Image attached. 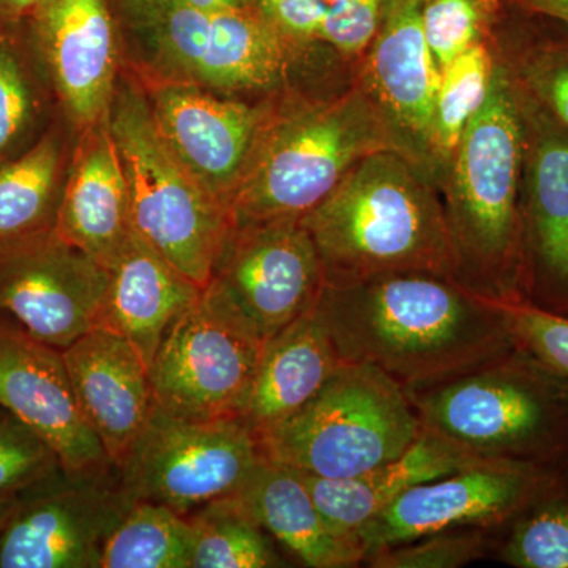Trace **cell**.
Segmentation results:
<instances>
[{
    "instance_id": "ac0fdd59",
    "label": "cell",
    "mask_w": 568,
    "mask_h": 568,
    "mask_svg": "<svg viewBox=\"0 0 568 568\" xmlns=\"http://www.w3.org/2000/svg\"><path fill=\"white\" fill-rule=\"evenodd\" d=\"M62 355L82 414L119 469L155 409L148 365L132 343L102 327Z\"/></svg>"
},
{
    "instance_id": "2e32d148",
    "label": "cell",
    "mask_w": 568,
    "mask_h": 568,
    "mask_svg": "<svg viewBox=\"0 0 568 568\" xmlns=\"http://www.w3.org/2000/svg\"><path fill=\"white\" fill-rule=\"evenodd\" d=\"M0 409L50 444L63 469L114 466L85 420L62 351L0 321Z\"/></svg>"
},
{
    "instance_id": "ba28073f",
    "label": "cell",
    "mask_w": 568,
    "mask_h": 568,
    "mask_svg": "<svg viewBox=\"0 0 568 568\" xmlns=\"http://www.w3.org/2000/svg\"><path fill=\"white\" fill-rule=\"evenodd\" d=\"M264 345L252 317L212 278L153 357L149 377L155 407L189 420L241 416Z\"/></svg>"
},
{
    "instance_id": "f546056e",
    "label": "cell",
    "mask_w": 568,
    "mask_h": 568,
    "mask_svg": "<svg viewBox=\"0 0 568 568\" xmlns=\"http://www.w3.org/2000/svg\"><path fill=\"white\" fill-rule=\"evenodd\" d=\"M186 517L194 528L192 568L282 566L265 530L237 497L215 500Z\"/></svg>"
},
{
    "instance_id": "603a6c76",
    "label": "cell",
    "mask_w": 568,
    "mask_h": 568,
    "mask_svg": "<svg viewBox=\"0 0 568 568\" xmlns=\"http://www.w3.org/2000/svg\"><path fill=\"white\" fill-rule=\"evenodd\" d=\"M343 365L315 308L265 342L241 417L260 440L308 405Z\"/></svg>"
},
{
    "instance_id": "d6986e66",
    "label": "cell",
    "mask_w": 568,
    "mask_h": 568,
    "mask_svg": "<svg viewBox=\"0 0 568 568\" xmlns=\"http://www.w3.org/2000/svg\"><path fill=\"white\" fill-rule=\"evenodd\" d=\"M525 123L526 216L523 235L541 291L568 312V133L529 95L519 93Z\"/></svg>"
},
{
    "instance_id": "52a82bcc",
    "label": "cell",
    "mask_w": 568,
    "mask_h": 568,
    "mask_svg": "<svg viewBox=\"0 0 568 568\" xmlns=\"http://www.w3.org/2000/svg\"><path fill=\"white\" fill-rule=\"evenodd\" d=\"M407 395L425 428L485 458L530 462L556 450L568 410L564 381L521 349Z\"/></svg>"
},
{
    "instance_id": "7c38bea8",
    "label": "cell",
    "mask_w": 568,
    "mask_h": 568,
    "mask_svg": "<svg viewBox=\"0 0 568 568\" xmlns=\"http://www.w3.org/2000/svg\"><path fill=\"white\" fill-rule=\"evenodd\" d=\"M551 480L532 462L488 458L450 476L407 489L357 532L366 559L463 526H491L526 511ZM365 559V560H366Z\"/></svg>"
},
{
    "instance_id": "5b68a950",
    "label": "cell",
    "mask_w": 568,
    "mask_h": 568,
    "mask_svg": "<svg viewBox=\"0 0 568 568\" xmlns=\"http://www.w3.org/2000/svg\"><path fill=\"white\" fill-rule=\"evenodd\" d=\"M108 126L129 189L133 233L197 286H207L233 224L168 148L141 80L119 74Z\"/></svg>"
},
{
    "instance_id": "ffe728a7",
    "label": "cell",
    "mask_w": 568,
    "mask_h": 568,
    "mask_svg": "<svg viewBox=\"0 0 568 568\" xmlns=\"http://www.w3.org/2000/svg\"><path fill=\"white\" fill-rule=\"evenodd\" d=\"M54 231L108 271L133 233L129 189L108 118L81 132L63 181Z\"/></svg>"
},
{
    "instance_id": "60d3db41",
    "label": "cell",
    "mask_w": 568,
    "mask_h": 568,
    "mask_svg": "<svg viewBox=\"0 0 568 568\" xmlns=\"http://www.w3.org/2000/svg\"><path fill=\"white\" fill-rule=\"evenodd\" d=\"M40 0H0V26L21 24Z\"/></svg>"
},
{
    "instance_id": "4fadbf2b",
    "label": "cell",
    "mask_w": 568,
    "mask_h": 568,
    "mask_svg": "<svg viewBox=\"0 0 568 568\" xmlns=\"http://www.w3.org/2000/svg\"><path fill=\"white\" fill-rule=\"evenodd\" d=\"M212 278L230 291L265 342L315 308L323 261L301 219L231 227Z\"/></svg>"
},
{
    "instance_id": "e575fe53",
    "label": "cell",
    "mask_w": 568,
    "mask_h": 568,
    "mask_svg": "<svg viewBox=\"0 0 568 568\" xmlns=\"http://www.w3.org/2000/svg\"><path fill=\"white\" fill-rule=\"evenodd\" d=\"M518 349L551 375L568 379V315L528 301L504 302Z\"/></svg>"
},
{
    "instance_id": "f1b7e54d",
    "label": "cell",
    "mask_w": 568,
    "mask_h": 568,
    "mask_svg": "<svg viewBox=\"0 0 568 568\" xmlns=\"http://www.w3.org/2000/svg\"><path fill=\"white\" fill-rule=\"evenodd\" d=\"M194 528L186 515L138 500L104 547L102 568H192Z\"/></svg>"
},
{
    "instance_id": "f6af8a7d",
    "label": "cell",
    "mask_w": 568,
    "mask_h": 568,
    "mask_svg": "<svg viewBox=\"0 0 568 568\" xmlns=\"http://www.w3.org/2000/svg\"><path fill=\"white\" fill-rule=\"evenodd\" d=\"M2 414H3V410H2V409H0V416H2Z\"/></svg>"
},
{
    "instance_id": "4dcf8cb0",
    "label": "cell",
    "mask_w": 568,
    "mask_h": 568,
    "mask_svg": "<svg viewBox=\"0 0 568 568\" xmlns=\"http://www.w3.org/2000/svg\"><path fill=\"white\" fill-rule=\"evenodd\" d=\"M496 63L487 43H478L440 70L428 155L450 163L459 140L474 115L484 106Z\"/></svg>"
},
{
    "instance_id": "30bf717a",
    "label": "cell",
    "mask_w": 568,
    "mask_h": 568,
    "mask_svg": "<svg viewBox=\"0 0 568 568\" xmlns=\"http://www.w3.org/2000/svg\"><path fill=\"white\" fill-rule=\"evenodd\" d=\"M133 504L118 467H61L17 496L0 529V568H102L104 547Z\"/></svg>"
},
{
    "instance_id": "ee69618b",
    "label": "cell",
    "mask_w": 568,
    "mask_h": 568,
    "mask_svg": "<svg viewBox=\"0 0 568 568\" xmlns=\"http://www.w3.org/2000/svg\"><path fill=\"white\" fill-rule=\"evenodd\" d=\"M560 379H562V377H560ZM564 381V386H566V390H567V395H568V379H562Z\"/></svg>"
},
{
    "instance_id": "e0dca14e",
    "label": "cell",
    "mask_w": 568,
    "mask_h": 568,
    "mask_svg": "<svg viewBox=\"0 0 568 568\" xmlns=\"http://www.w3.org/2000/svg\"><path fill=\"white\" fill-rule=\"evenodd\" d=\"M425 0H384L365 63L372 95L403 151L428 155L440 69L424 32Z\"/></svg>"
},
{
    "instance_id": "5bb4252c",
    "label": "cell",
    "mask_w": 568,
    "mask_h": 568,
    "mask_svg": "<svg viewBox=\"0 0 568 568\" xmlns=\"http://www.w3.org/2000/svg\"><path fill=\"white\" fill-rule=\"evenodd\" d=\"M21 24L71 125L84 132L104 121L121 74L110 2L40 0Z\"/></svg>"
},
{
    "instance_id": "d6a6232c",
    "label": "cell",
    "mask_w": 568,
    "mask_h": 568,
    "mask_svg": "<svg viewBox=\"0 0 568 568\" xmlns=\"http://www.w3.org/2000/svg\"><path fill=\"white\" fill-rule=\"evenodd\" d=\"M515 526L504 560L517 568H568V503L532 504Z\"/></svg>"
},
{
    "instance_id": "83f0119b",
    "label": "cell",
    "mask_w": 568,
    "mask_h": 568,
    "mask_svg": "<svg viewBox=\"0 0 568 568\" xmlns=\"http://www.w3.org/2000/svg\"><path fill=\"white\" fill-rule=\"evenodd\" d=\"M48 89L22 24L0 26V164L44 133Z\"/></svg>"
},
{
    "instance_id": "6da1fadb",
    "label": "cell",
    "mask_w": 568,
    "mask_h": 568,
    "mask_svg": "<svg viewBox=\"0 0 568 568\" xmlns=\"http://www.w3.org/2000/svg\"><path fill=\"white\" fill-rule=\"evenodd\" d=\"M315 312L343 362L375 366L407 394L497 364L518 349L504 302L450 276L325 283Z\"/></svg>"
},
{
    "instance_id": "7402d4cb",
    "label": "cell",
    "mask_w": 568,
    "mask_h": 568,
    "mask_svg": "<svg viewBox=\"0 0 568 568\" xmlns=\"http://www.w3.org/2000/svg\"><path fill=\"white\" fill-rule=\"evenodd\" d=\"M446 437L425 428L405 454L361 476L323 478L301 473L313 500L332 528L357 536L369 519L379 515L407 489L450 476L485 462Z\"/></svg>"
},
{
    "instance_id": "ab89813d",
    "label": "cell",
    "mask_w": 568,
    "mask_h": 568,
    "mask_svg": "<svg viewBox=\"0 0 568 568\" xmlns=\"http://www.w3.org/2000/svg\"><path fill=\"white\" fill-rule=\"evenodd\" d=\"M521 9L568 26V0H514Z\"/></svg>"
},
{
    "instance_id": "7bdbcfd3",
    "label": "cell",
    "mask_w": 568,
    "mask_h": 568,
    "mask_svg": "<svg viewBox=\"0 0 568 568\" xmlns=\"http://www.w3.org/2000/svg\"><path fill=\"white\" fill-rule=\"evenodd\" d=\"M256 2V10H260L265 18L271 13L272 7L275 6L276 0H254Z\"/></svg>"
},
{
    "instance_id": "8d00e7d4",
    "label": "cell",
    "mask_w": 568,
    "mask_h": 568,
    "mask_svg": "<svg viewBox=\"0 0 568 568\" xmlns=\"http://www.w3.org/2000/svg\"><path fill=\"white\" fill-rule=\"evenodd\" d=\"M384 0H328L317 41L346 55L368 50L379 28Z\"/></svg>"
},
{
    "instance_id": "3957f363",
    "label": "cell",
    "mask_w": 568,
    "mask_h": 568,
    "mask_svg": "<svg viewBox=\"0 0 568 568\" xmlns=\"http://www.w3.org/2000/svg\"><path fill=\"white\" fill-rule=\"evenodd\" d=\"M386 149L403 151L365 88L271 112L227 203L231 224L302 219L355 163Z\"/></svg>"
},
{
    "instance_id": "1f68e13d",
    "label": "cell",
    "mask_w": 568,
    "mask_h": 568,
    "mask_svg": "<svg viewBox=\"0 0 568 568\" xmlns=\"http://www.w3.org/2000/svg\"><path fill=\"white\" fill-rule=\"evenodd\" d=\"M499 7L500 0H425L424 32L440 70L484 43Z\"/></svg>"
},
{
    "instance_id": "277c9868",
    "label": "cell",
    "mask_w": 568,
    "mask_h": 568,
    "mask_svg": "<svg viewBox=\"0 0 568 568\" xmlns=\"http://www.w3.org/2000/svg\"><path fill=\"white\" fill-rule=\"evenodd\" d=\"M450 163L446 213L457 272H473V290L485 297L525 301L517 290L525 123L518 88L503 67L496 65L487 100L466 126Z\"/></svg>"
},
{
    "instance_id": "9a60e30c",
    "label": "cell",
    "mask_w": 568,
    "mask_h": 568,
    "mask_svg": "<svg viewBox=\"0 0 568 568\" xmlns=\"http://www.w3.org/2000/svg\"><path fill=\"white\" fill-rule=\"evenodd\" d=\"M142 84L168 148L227 211L271 111L189 82Z\"/></svg>"
},
{
    "instance_id": "f35d334b",
    "label": "cell",
    "mask_w": 568,
    "mask_h": 568,
    "mask_svg": "<svg viewBox=\"0 0 568 568\" xmlns=\"http://www.w3.org/2000/svg\"><path fill=\"white\" fill-rule=\"evenodd\" d=\"M328 0H276L267 20L295 47L317 41Z\"/></svg>"
},
{
    "instance_id": "74e56055",
    "label": "cell",
    "mask_w": 568,
    "mask_h": 568,
    "mask_svg": "<svg viewBox=\"0 0 568 568\" xmlns=\"http://www.w3.org/2000/svg\"><path fill=\"white\" fill-rule=\"evenodd\" d=\"M529 95L568 133V48L538 54L525 67Z\"/></svg>"
},
{
    "instance_id": "484cf974",
    "label": "cell",
    "mask_w": 568,
    "mask_h": 568,
    "mask_svg": "<svg viewBox=\"0 0 568 568\" xmlns=\"http://www.w3.org/2000/svg\"><path fill=\"white\" fill-rule=\"evenodd\" d=\"M294 47L260 10L215 11L197 85L227 93L274 88L286 74Z\"/></svg>"
},
{
    "instance_id": "836d02e7",
    "label": "cell",
    "mask_w": 568,
    "mask_h": 568,
    "mask_svg": "<svg viewBox=\"0 0 568 568\" xmlns=\"http://www.w3.org/2000/svg\"><path fill=\"white\" fill-rule=\"evenodd\" d=\"M61 459L28 425L0 416V499L20 495L61 469Z\"/></svg>"
},
{
    "instance_id": "9c48e42d",
    "label": "cell",
    "mask_w": 568,
    "mask_h": 568,
    "mask_svg": "<svg viewBox=\"0 0 568 568\" xmlns=\"http://www.w3.org/2000/svg\"><path fill=\"white\" fill-rule=\"evenodd\" d=\"M264 458L260 437L241 416L189 420L155 407L119 474L134 503L190 515L237 495Z\"/></svg>"
},
{
    "instance_id": "8fae6325",
    "label": "cell",
    "mask_w": 568,
    "mask_h": 568,
    "mask_svg": "<svg viewBox=\"0 0 568 568\" xmlns=\"http://www.w3.org/2000/svg\"><path fill=\"white\" fill-rule=\"evenodd\" d=\"M110 271L54 230L0 246V321L63 351L97 327Z\"/></svg>"
},
{
    "instance_id": "8992f818",
    "label": "cell",
    "mask_w": 568,
    "mask_h": 568,
    "mask_svg": "<svg viewBox=\"0 0 568 568\" xmlns=\"http://www.w3.org/2000/svg\"><path fill=\"white\" fill-rule=\"evenodd\" d=\"M424 432L405 388L347 364L295 416L261 439L264 457L323 478L361 476L405 454Z\"/></svg>"
},
{
    "instance_id": "7a4b0ae2",
    "label": "cell",
    "mask_w": 568,
    "mask_h": 568,
    "mask_svg": "<svg viewBox=\"0 0 568 568\" xmlns=\"http://www.w3.org/2000/svg\"><path fill=\"white\" fill-rule=\"evenodd\" d=\"M301 220L315 241L327 284L457 274L446 209L414 160L398 149L355 163Z\"/></svg>"
},
{
    "instance_id": "44dd1931",
    "label": "cell",
    "mask_w": 568,
    "mask_h": 568,
    "mask_svg": "<svg viewBox=\"0 0 568 568\" xmlns=\"http://www.w3.org/2000/svg\"><path fill=\"white\" fill-rule=\"evenodd\" d=\"M203 290L132 233L110 271L97 327L132 343L151 368L164 335Z\"/></svg>"
},
{
    "instance_id": "d590c367",
    "label": "cell",
    "mask_w": 568,
    "mask_h": 568,
    "mask_svg": "<svg viewBox=\"0 0 568 568\" xmlns=\"http://www.w3.org/2000/svg\"><path fill=\"white\" fill-rule=\"evenodd\" d=\"M484 549L481 534L446 530L418 544L381 549L366 562L375 568H458L481 558Z\"/></svg>"
},
{
    "instance_id": "4316f807",
    "label": "cell",
    "mask_w": 568,
    "mask_h": 568,
    "mask_svg": "<svg viewBox=\"0 0 568 568\" xmlns=\"http://www.w3.org/2000/svg\"><path fill=\"white\" fill-rule=\"evenodd\" d=\"M65 160L61 133L47 130L31 148L0 164V246L54 230Z\"/></svg>"
},
{
    "instance_id": "b9f144b4",
    "label": "cell",
    "mask_w": 568,
    "mask_h": 568,
    "mask_svg": "<svg viewBox=\"0 0 568 568\" xmlns=\"http://www.w3.org/2000/svg\"><path fill=\"white\" fill-rule=\"evenodd\" d=\"M17 496L0 499V529H2V526L6 525V521L9 519L11 511H13L14 504H17Z\"/></svg>"
},
{
    "instance_id": "d4e9b609",
    "label": "cell",
    "mask_w": 568,
    "mask_h": 568,
    "mask_svg": "<svg viewBox=\"0 0 568 568\" xmlns=\"http://www.w3.org/2000/svg\"><path fill=\"white\" fill-rule=\"evenodd\" d=\"M142 82L196 84L211 44L212 14L186 0H108Z\"/></svg>"
},
{
    "instance_id": "cb8c5ba5",
    "label": "cell",
    "mask_w": 568,
    "mask_h": 568,
    "mask_svg": "<svg viewBox=\"0 0 568 568\" xmlns=\"http://www.w3.org/2000/svg\"><path fill=\"white\" fill-rule=\"evenodd\" d=\"M254 521L312 568H346L366 559L357 536L332 528L293 467L264 458L235 495Z\"/></svg>"
}]
</instances>
